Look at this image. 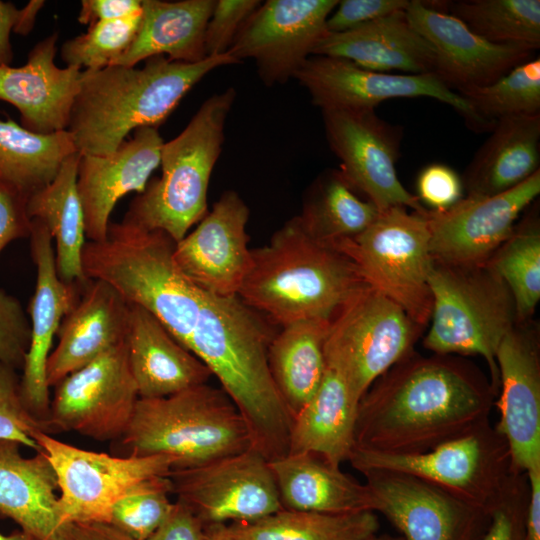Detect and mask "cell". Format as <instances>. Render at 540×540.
<instances>
[{"mask_svg":"<svg viewBox=\"0 0 540 540\" xmlns=\"http://www.w3.org/2000/svg\"><path fill=\"white\" fill-rule=\"evenodd\" d=\"M496 396L489 376L463 356L413 351L359 400L355 447L392 455L427 452L490 421Z\"/></svg>","mask_w":540,"mask_h":540,"instance_id":"cell-1","label":"cell"},{"mask_svg":"<svg viewBox=\"0 0 540 540\" xmlns=\"http://www.w3.org/2000/svg\"><path fill=\"white\" fill-rule=\"evenodd\" d=\"M274 336L262 315L238 296L204 293L188 345L241 413L253 449L269 462L288 453L293 418L269 368Z\"/></svg>","mask_w":540,"mask_h":540,"instance_id":"cell-2","label":"cell"},{"mask_svg":"<svg viewBox=\"0 0 540 540\" xmlns=\"http://www.w3.org/2000/svg\"><path fill=\"white\" fill-rule=\"evenodd\" d=\"M238 63L229 53L197 63L146 59L142 67L82 70L67 131L81 155H107L142 127L158 128L183 97L214 69Z\"/></svg>","mask_w":540,"mask_h":540,"instance_id":"cell-3","label":"cell"},{"mask_svg":"<svg viewBox=\"0 0 540 540\" xmlns=\"http://www.w3.org/2000/svg\"><path fill=\"white\" fill-rule=\"evenodd\" d=\"M365 285L355 263L309 234L296 216L268 244L251 250V266L237 296L283 327L301 320L331 321Z\"/></svg>","mask_w":540,"mask_h":540,"instance_id":"cell-4","label":"cell"},{"mask_svg":"<svg viewBox=\"0 0 540 540\" xmlns=\"http://www.w3.org/2000/svg\"><path fill=\"white\" fill-rule=\"evenodd\" d=\"M175 246L161 230L110 222L104 240L86 241L82 268L88 279L105 282L128 305L154 315L188 349L204 292L179 270Z\"/></svg>","mask_w":540,"mask_h":540,"instance_id":"cell-5","label":"cell"},{"mask_svg":"<svg viewBox=\"0 0 540 540\" xmlns=\"http://www.w3.org/2000/svg\"><path fill=\"white\" fill-rule=\"evenodd\" d=\"M119 445L124 456L166 455L174 469L201 466L252 447L250 430L223 391L207 383L162 398H139Z\"/></svg>","mask_w":540,"mask_h":540,"instance_id":"cell-6","label":"cell"},{"mask_svg":"<svg viewBox=\"0 0 540 540\" xmlns=\"http://www.w3.org/2000/svg\"><path fill=\"white\" fill-rule=\"evenodd\" d=\"M235 98L232 87L207 98L186 127L164 142L161 177L149 181L131 201L123 222L161 230L178 242L203 219L211 174L222 152L225 124Z\"/></svg>","mask_w":540,"mask_h":540,"instance_id":"cell-7","label":"cell"},{"mask_svg":"<svg viewBox=\"0 0 540 540\" xmlns=\"http://www.w3.org/2000/svg\"><path fill=\"white\" fill-rule=\"evenodd\" d=\"M429 286L432 312L423 346L434 354L481 356L498 393L496 353L518 324L508 286L487 263L458 266L435 260Z\"/></svg>","mask_w":540,"mask_h":540,"instance_id":"cell-8","label":"cell"},{"mask_svg":"<svg viewBox=\"0 0 540 540\" xmlns=\"http://www.w3.org/2000/svg\"><path fill=\"white\" fill-rule=\"evenodd\" d=\"M425 212L389 207L362 233L332 244L355 263L368 285L423 328L432 312L429 276L434 265Z\"/></svg>","mask_w":540,"mask_h":540,"instance_id":"cell-9","label":"cell"},{"mask_svg":"<svg viewBox=\"0 0 540 540\" xmlns=\"http://www.w3.org/2000/svg\"><path fill=\"white\" fill-rule=\"evenodd\" d=\"M348 462L360 473L385 469L426 480L490 511L518 472L506 439L490 421L423 453L392 455L354 447Z\"/></svg>","mask_w":540,"mask_h":540,"instance_id":"cell-10","label":"cell"},{"mask_svg":"<svg viewBox=\"0 0 540 540\" xmlns=\"http://www.w3.org/2000/svg\"><path fill=\"white\" fill-rule=\"evenodd\" d=\"M423 331L398 304L367 284L331 319L326 364L342 374L359 402L382 374L414 351Z\"/></svg>","mask_w":540,"mask_h":540,"instance_id":"cell-11","label":"cell"},{"mask_svg":"<svg viewBox=\"0 0 540 540\" xmlns=\"http://www.w3.org/2000/svg\"><path fill=\"white\" fill-rule=\"evenodd\" d=\"M34 439L56 474L62 522L109 524L114 505L142 483L168 477L176 460L166 455L114 456L81 449L42 430Z\"/></svg>","mask_w":540,"mask_h":540,"instance_id":"cell-12","label":"cell"},{"mask_svg":"<svg viewBox=\"0 0 540 540\" xmlns=\"http://www.w3.org/2000/svg\"><path fill=\"white\" fill-rule=\"evenodd\" d=\"M54 387L45 432H74L100 442L121 439L139 399L126 341Z\"/></svg>","mask_w":540,"mask_h":540,"instance_id":"cell-13","label":"cell"},{"mask_svg":"<svg viewBox=\"0 0 540 540\" xmlns=\"http://www.w3.org/2000/svg\"><path fill=\"white\" fill-rule=\"evenodd\" d=\"M322 110H375L394 98L429 97L450 105L470 129L491 131L470 103L435 74H394L369 70L343 58L312 55L294 77Z\"/></svg>","mask_w":540,"mask_h":540,"instance_id":"cell-14","label":"cell"},{"mask_svg":"<svg viewBox=\"0 0 540 540\" xmlns=\"http://www.w3.org/2000/svg\"><path fill=\"white\" fill-rule=\"evenodd\" d=\"M169 478L176 501L204 526L253 521L283 509L269 461L253 448L173 469Z\"/></svg>","mask_w":540,"mask_h":540,"instance_id":"cell-15","label":"cell"},{"mask_svg":"<svg viewBox=\"0 0 540 540\" xmlns=\"http://www.w3.org/2000/svg\"><path fill=\"white\" fill-rule=\"evenodd\" d=\"M327 142L341 162L340 171L379 211L403 206L426 208L400 182L396 162L403 130L381 119L375 110H322Z\"/></svg>","mask_w":540,"mask_h":540,"instance_id":"cell-16","label":"cell"},{"mask_svg":"<svg viewBox=\"0 0 540 540\" xmlns=\"http://www.w3.org/2000/svg\"><path fill=\"white\" fill-rule=\"evenodd\" d=\"M337 0H267L250 15L228 53L254 60L266 86L293 78L327 32Z\"/></svg>","mask_w":540,"mask_h":540,"instance_id":"cell-17","label":"cell"},{"mask_svg":"<svg viewBox=\"0 0 540 540\" xmlns=\"http://www.w3.org/2000/svg\"><path fill=\"white\" fill-rule=\"evenodd\" d=\"M361 474L384 515L404 540H480L490 514L416 476L385 469Z\"/></svg>","mask_w":540,"mask_h":540,"instance_id":"cell-18","label":"cell"},{"mask_svg":"<svg viewBox=\"0 0 540 540\" xmlns=\"http://www.w3.org/2000/svg\"><path fill=\"white\" fill-rule=\"evenodd\" d=\"M539 193L540 170L508 191L492 196L466 195L443 211L427 209L434 260L458 266L485 264Z\"/></svg>","mask_w":540,"mask_h":540,"instance_id":"cell-19","label":"cell"},{"mask_svg":"<svg viewBox=\"0 0 540 540\" xmlns=\"http://www.w3.org/2000/svg\"><path fill=\"white\" fill-rule=\"evenodd\" d=\"M249 208L239 194L225 191L198 226L176 242L174 261L204 293L237 296L251 266L246 226Z\"/></svg>","mask_w":540,"mask_h":540,"instance_id":"cell-20","label":"cell"},{"mask_svg":"<svg viewBox=\"0 0 540 540\" xmlns=\"http://www.w3.org/2000/svg\"><path fill=\"white\" fill-rule=\"evenodd\" d=\"M496 429L506 439L514 468H540V344L530 320L503 338L497 353Z\"/></svg>","mask_w":540,"mask_h":540,"instance_id":"cell-21","label":"cell"},{"mask_svg":"<svg viewBox=\"0 0 540 540\" xmlns=\"http://www.w3.org/2000/svg\"><path fill=\"white\" fill-rule=\"evenodd\" d=\"M29 239L36 286L27 309L31 337L21 370L20 391L26 409L43 425L45 432L51 401L46 367L53 339L87 284L66 283L59 278L53 238L43 222L32 219Z\"/></svg>","mask_w":540,"mask_h":540,"instance_id":"cell-22","label":"cell"},{"mask_svg":"<svg viewBox=\"0 0 540 540\" xmlns=\"http://www.w3.org/2000/svg\"><path fill=\"white\" fill-rule=\"evenodd\" d=\"M411 25L433 47L434 74L451 90L489 85L530 60L532 49L495 44L473 33L461 20L425 1L411 0L405 10Z\"/></svg>","mask_w":540,"mask_h":540,"instance_id":"cell-23","label":"cell"},{"mask_svg":"<svg viewBox=\"0 0 540 540\" xmlns=\"http://www.w3.org/2000/svg\"><path fill=\"white\" fill-rule=\"evenodd\" d=\"M163 144L158 128L142 127L110 154L81 155L77 189L89 241L106 238L112 210L123 196L144 191L160 165Z\"/></svg>","mask_w":540,"mask_h":540,"instance_id":"cell-24","label":"cell"},{"mask_svg":"<svg viewBox=\"0 0 540 540\" xmlns=\"http://www.w3.org/2000/svg\"><path fill=\"white\" fill-rule=\"evenodd\" d=\"M58 34L38 42L20 67L0 65V100L13 105L21 126L38 134L67 130L82 70L55 63Z\"/></svg>","mask_w":540,"mask_h":540,"instance_id":"cell-25","label":"cell"},{"mask_svg":"<svg viewBox=\"0 0 540 540\" xmlns=\"http://www.w3.org/2000/svg\"><path fill=\"white\" fill-rule=\"evenodd\" d=\"M129 305L108 284L90 280L57 332L46 376L49 387L127 339Z\"/></svg>","mask_w":540,"mask_h":540,"instance_id":"cell-26","label":"cell"},{"mask_svg":"<svg viewBox=\"0 0 540 540\" xmlns=\"http://www.w3.org/2000/svg\"><path fill=\"white\" fill-rule=\"evenodd\" d=\"M21 444L0 440V515L18 524L31 540H71L58 507L56 474L43 452L31 457Z\"/></svg>","mask_w":540,"mask_h":540,"instance_id":"cell-27","label":"cell"},{"mask_svg":"<svg viewBox=\"0 0 540 540\" xmlns=\"http://www.w3.org/2000/svg\"><path fill=\"white\" fill-rule=\"evenodd\" d=\"M312 55L343 58L385 73L419 75L434 74L435 70L433 47L411 25L405 10L345 32H326Z\"/></svg>","mask_w":540,"mask_h":540,"instance_id":"cell-28","label":"cell"},{"mask_svg":"<svg viewBox=\"0 0 540 540\" xmlns=\"http://www.w3.org/2000/svg\"><path fill=\"white\" fill-rule=\"evenodd\" d=\"M128 361L138 396L162 398L205 384L209 368L183 347L150 312L129 305Z\"/></svg>","mask_w":540,"mask_h":540,"instance_id":"cell-29","label":"cell"},{"mask_svg":"<svg viewBox=\"0 0 540 540\" xmlns=\"http://www.w3.org/2000/svg\"><path fill=\"white\" fill-rule=\"evenodd\" d=\"M283 509L326 514L375 512L365 482L311 453H287L269 462Z\"/></svg>","mask_w":540,"mask_h":540,"instance_id":"cell-30","label":"cell"},{"mask_svg":"<svg viewBox=\"0 0 540 540\" xmlns=\"http://www.w3.org/2000/svg\"><path fill=\"white\" fill-rule=\"evenodd\" d=\"M358 403L342 374L326 364L319 388L292 419L288 453H311L335 466L348 461Z\"/></svg>","mask_w":540,"mask_h":540,"instance_id":"cell-31","label":"cell"},{"mask_svg":"<svg viewBox=\"0 0 540 540\" xmlns=\"http://www.w3.org/2000/svg\"><path fill=\"white\" fill-rule=\"evenodd\" d=\"M540 114L500 119L466 168L468 196L508 191L539 169Z\"/></svg>","mask_w":540,"mask_h":540,"instance_id":"cell-32","label":"cell"},{"mask_svg":"<svg viewBox=\"0 0 540 540\" xmlns=\"http://www.w3.org/2000/svg\"><path fill=\"white\" fill-rule=\"evenodd\" d=\"M215 0H142L138 32L113 64L136 66L154 56L197 63L206 58L205 32Z\"/></svg>","mask_w":540,"mask_h":540,"instance_id":"cell-33","label":"cell"},{"mask_svg":"<svg viewBox=\"0 0 540 540\" xmlns=\"http://www.w3.org/2000/svg\"><path fill=\"white\" fill-rule=\"evenodd\" d=\"M81 154L70 155L54 180L26 202L29 218L43 222L55 240V259L59 278L66 283L87 284L82 268L86 243L83 209L77 189Z\"/></svg>","mask_w":540,"mask_h":540,"instance_id":"cell-34","label":"cell"},{"mask_svg":"<svg viewBox=\"0 0 540 540\" xmlns=\"http://www.w3.org/2000/svg\"><path fill=\"white\" fill-rule=\"evenodd\" d=\"M329 324L309 319L285 325L269 345L270 372L292 417L312 398L324 377Z\"/></svg>","mask_w":540,"mask_h":540,"instance_id":"cell-35","label":"cell"},{"mask_svg":"<svg viewBox=\"0 0 540 540\" xmlns=\"http://www.w3.org/2000/svg\"><path fill=\"white\" fill-rule=\"evenodd\" d=\"M76 152L67 130L38 134L9 117L0 119V182L26 201L49 185Z\"/></svg>","mask_w":540,"mask_h":540,"instance_id":"cell-36","label":"cell"},{"mask_svg":"<svg viewBox=\"0 0 540 540\" xmlns=\"http://www.w3.org/2000/svg\"><path fill=\"white\" fill-rule=\"evenodd\" d=\"M232 540H365L376 534L375 512L326 514L281 509L263 518L226 524Z\"/></svg>","mask_w":540,"mask_h":540,"instance_id":"cell-37","label":"cell"},{"mask_svg":"<svg viewBox=\"0 0 540 540\" xmlns=\"http://www.w3.org/2000/svg\"><path fill=\"white\" fill-rule=\"evenodd\" d=\"M340 170L321 174L297 216L305 230L331 245L362 233L378 216V208L359 198Z\"/></svg>","mask_w":540,"mask_h":540,"instance_id":"cell-38","label":"cell"},{"mask_svg":"<svg viewBox=\"0 0 540 540\" xmlns=\"http://www.w3.org/2000/svg\"><path fill=\"white\" fill-rule=\"evenodd\" d=\"M473 33L495 44L536 50L540 46L539 0H470L445 4V11Z\"/></svg>","mask_w":540,"mask_h":540,"instance_id":"cell-39","label":"cell"},{"mask_svg":"<svg viewBox=\"0 0 540 540\" xmlns=\"http://www.w3.org/2000/svg\"><path fill=\"white\" fill-rule=\"evenodd\" d=\"M508 286L518 323L530 320L540 299V222L534 210L486 262Z\"/></svg>","mask_w":540,"mask_h":540,"instance_id":"cell-40","label":"cell"},{"mask_svg":"<svg viewBox=\"0 0 540 540\" xmlns=\"http://www.w3.org/2000/svg\"><path fill=\"white\" fill-rule=\"evenodd\" d=\"M483 119L540 114V59L527 60L495 82L459 92Z\"/></svg>","mask_w":540,"mask_h":540,"instance_id":"cell-41","label":"cell"},{"mask_svg":"<svg viewBox=\"0 0 540 540\" xmlns=\"http://www.w3.org/2000/svg\"><path fill=\"white\" fill-rule=\"evenodd\" d=\"M142 12L126 18L97 22L86 33L61 46V58L67 66L81 70H99L113 65L129 48L140 27Z\"/></svg>","mask_w":540,"mask_h":540,"instance_id":"cell-42","label":"cell"},{"mask_svg":"<svg viewBox=\"0 0 540 540\" xmlns=\"http://www.w3.org/2000/svg\"><path fill=\"white\" fill-rule=\"evenodd\" d=\"M170 494L169 476L146 481L114 505L109 524L135 540H147L170 514Z\"/></svg>","mask_w":540,"mask_h":540,"instance_id":"cell-43","label":"cell"},{"mask_svg":"<svg viewBox=\"0 0 540 540\" xmlns=\"http://www.w3.org/2000/svg\"><path fill=\"white\" fill-rule=\"evenodd\" d=\"M43 425L26 409L20 391V375L14 368L0 361V440L15 441L40 452L34 434Z\"/></svg>","mask_w":540,"mask_h":540,"instance_id":"cell-44","label":"cell"},{"mask_svg":"<svg viewBox=\"0 0 540 540\" xmlns=\"http://www.w3.org/2000/svg\"><path fill=\"white\" fill-rule=\"evenodd\" d=\"M527 475L515 473L497 503L490 509V523L480 540H527Z\"/></svg>","mask_w":540,"mask_h":540,"instance_id":"cell-45","label":"cell"},{"mask_svg":"<svg viewBox=\"0 0 540 540\" xmlns=\"http://www.w3.org/2000/svg\"><path fill=\"white\" fill-rule=\"evenodd\" d=\"M260 0H215L205 32L206 57L228 53L238 32Z\"/></svg>","mask_w":540,"mask_h":540,"instance_id":"cell-46","label":"cell"},{"mask_svg":"<svg viewBox=\"0 0 540 540\" xmlns=\"http://www.w3.org/2000/svg\"><path fill=\"white\" fill-rule=\"evenodd\" d=\"M31 337L30 320L20 301L0 289V361L21 371Z\"/></svg>","mask_w":540,"mask_h":540,"instance_id":"cell-47","label":"cell"},{"mask_svg":"<svg viewBox=\"0 0 540 540\" xmlns=\"http://www.w3.org/2000/svg\"><path fill=\"white\" fill-rule=\"evenodd\" d=\"M463 189L462 179L445 164H430L417 177V197L432 211H443L456 204L463 197Z\"/></svg>","mask_w":540,"mask_h":540,"instance_id":"cell-48","label":"cell"},{"mask_svg":"<svg viewBox=\"0 0 540 540\" xmlns=\"http://www.w3.org/2000/svg\"><path fill=\"white\" fill-rule=\"evenodd\" d=\"M411 0H342L327 19L329 33H341L358 26L404 11Z\"/></svg>","mask_w":540,"mask_h":540,"instance_id":"cell-49","label":"cell"},{"mask_svg":"<svg viewBox=\"0 0 540 540\" xmlns=\"http://www.w3.org/2000/svg\"><path fill=\"white\" fill-rule=\"evenodd\" d=\"M26 200L0 182V253L12 241L30 236Z\"/></svg>","mask_w":540,"mask_h":540,"instance_id":"cell-50","label":"cell"},{"mask_svg":"<svg viewBox=\"0 0 540 540\" xmlns=\"http://www.w3.org/2000/svg\"><path fill=\"white\" fill-rule=\"evenodd\" d=\"M147 540H204V525L176 501L168 517Z\"/></svg>","mask_w":540,"mask_h":540,"instance_id":"cell-51","label":"cell"},{"mask_svg":"<svg viewBox=\"0 0 540 540\" xmlns=\"http://www.w3.org/2000/svg\"><path fill=\"white\" fill-rule=\"evenodd\" d=\"M142 12V0H82L78 21L92 25L113 21Z\"/></svg>","mask_w":540,"mask_h":540,"instance_id":"cell-52","label":"cell"},{"mask_svg":"<svg viewBox=\"0 0 540 540\" xmlns=\"http://www.w3.org/2000/svg\"><path fill=\"white\" fill-rule=\"evenodd\" d=\"M529 495L526 507L527 540H540V468L526 472Z\"/></svg>","mask_w":540,"mask_h":540,"instance_id":"cell-53","label":"cell"},{"mask_svg":"<svg viewBox=\"0 0 540 540\" xmlns=\"http://www.w3.org/2000/svg\"><path fill=\"white\" fill-rule=\"evenodd\" d=\"M19 9L12 2L0 0V65H10L13 60V50L10 34L17 21Z\"/></svg>","mask_w":540,"mask_h":540,"instance_id":"cell-54","label":"cell"},{"mask_svg":"<svg viewBox=\"0 0 540 540\" xmlns=\"http://www.w3.org/2000/svg\"><path fill=\"white\" fill-rule=\"evenodd\" d=\"M71 540H135L106 523L73 524Z\"/></svg>","mask_w":540,"mask_h":540,"instance_id":"cell-55","label":"cell"},{"mask_svg":"<svg viewBox=\"0 0 540 540\" xmlns=\"http://www.w3.org/2000/svg\"><path fill=\"white\" fill-rule=\"evenodd\" d=\"M44 4L45 1L42 0H31L22 9H19L13 32L22 36L28 35L32 31L36 17Z\"/></svg>","mask_w":540,"mask_h":540,"instance_id":"cell-56","label":"cell"},{"mask_svg":"<svg viewBox=\"0 0 540 540\" xmlns=\"http://www.w3.org/2000/svg\"><path fill=\"white\" fill-rule=\"evenodd\" d=\"M204 540H232L226 524H214L204 526Z\"/></svg>","mask_w":540,"mask_h":540,"instance_id":"cell-57","label":"cell"},{"mask_svg":"<svg viewBox=\"0 0 540 540\" xmlns=\"http://www.w3.org/2000/svg\"><path fill=\"white\" fill-rule=\"evenodd\" d=\"M0 540H31V538L25 535L22 531H19L9 535L0 533Z\"/></svg>","mask_w":540,"mask_h":540,"instance_id":"cell-58","label":"cell"},{"mask_svg":"<svg viewBox=\"0 0 540 540\" xmlns=\"http://www.w3.org/2000/svg\"><path fill=\"white\" fill-rule=\"evenodd\" d=\"M365 540H404L401 536H392L390 534H374Z\"/></svg>","mask_w":540,"mask_h":540,"instance_id":"cell-59","label":"cell"}]
</instances>
